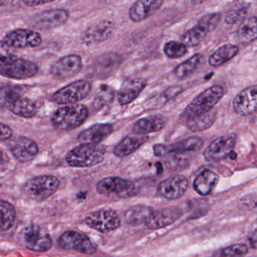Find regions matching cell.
Returning a JSON list of instances; mask_svg holds the SVG:
<instances>
[{
	"mask_svg": "<svg viewBox=\"0 0 257 257\" xmlns=\"http://www.w3.org/2000/svg\"><path fill=\"white\" fill-rule=\"evenodd\" d=\"M106 148L100 144H82L70 150L66 162L73 168H90L104 160Z\"/></svg>",
	"mask_w": 257,
	"mask_h": 257,
	"instance_id": "cell-1",
	"label": "cell"
},
{
	"mask_svg": "<svg viewBox=\"0 0 257 257\" xmlns=\"http://www.w3.org/2000/svg\"><path fill=\"white\" fill-rule=\"evenodd\" d=\"M38 72V65L33 61L17 58L13 54L1 55L0 73L4 77L25 80L34 77Z\"/></svg>",
	"mask_w": 257,
	"mask_h": 257,
	"instance_id": "cell-2",
	"label": "cell"
},
{
	"mask_svg": "<svg viewBox=\"0 0 257 257\" xmlns=\"http://www.w3.org/2000/svg\"><path fill=\"white\" fill-rule=\"evenodd\" d=\"M88 115L86 106L73 103L57 109L52 115V124L59 130L71 131L82 125Z\"/></svg>",
	"mask_w": 257,
	"mask_h": 257,
	"instance_id": "cell-3",
	"label": "cell"
},
{
	"mask_svg": "<svg viewBox=\"0 0 257 257\" xmlns=\"http://www.w3.org/2000/svg\"><path fill=\"white\" fill-rule=\"evenodd\" d=\"M224 94L225 90L220 85H213L207 88L194 99L183 111L185 119L211 110L222 99Z\"/></svg>",
	"mask_w": 257,
	"mask_h": 257,
	"instance_id": "cell-4",
	"label": "cell"
},
{
	"mask_svg": "<svg viewBox=\"0 0 257 257\" xmlns=\"http://www.w3.org/2000/svg\"><path fill=\"white\" fill-rule=\"evenodd\" d=\"M59 186V180L55 176H37L27 182L25 192L28 198L40 202L54 195Z\"/></svg>",
	"mask_w": 257,
	"mask_h": 257,
	"instance_id": "cell-5",
	"label": "cell"
},
{
	"mask_svg": "<svg viewBox=\"0 0 257 257\" xmlns=\"http://www.w3.org/2000/svg\"><path fill=\"white\" fill-rule=\"evenodd\" d=\"M2 99L9 110L22 118H32L38 110L37 103L29 97H23L18 88L6 89Z\"/></svg>",
	"mask_w": 257,
	"mask_h": 257,
	"instance_id": "cell-6",
	"label": "cell"
},
{
	"mask_svg": "<svg viewBox=\"0 0 257 257\" xmlns=\"http://www.w3.org/2000/svg\"><path fill=\"white\" fill-rule=\"evenodd\" d=\"M91 88V84L88 81H76L54 93L51 100L58 104H73L88 97Z\"/></svg>",
	"mask_w": 257,
	"mask_h": 257,
	"instance_id": "cell-7",
	"label": "cell"
},
{
	"mask_svg": "<svg viewBox=\"0 0 257 257\" xmlns=\"http://www.w3.org/2000/svg\"><path fill=\"white\" fill-rule=\"evenodd\" d=\"M85 222L90 228L103 234L115 231L121 225L118 213L112 209L95 210L85 217Z\"/></svg>",
	"mask_w": 257,
	"mask_h": 257,
	"instance_id": "cell-8",
	"label": "cell"
},
{
	"mask_svg": "<svg viewBox=\"0 0 257 257\" xmlns=\"http://www.w3.org/2000/svg\"><path fill=\"white\" fill-rule=\"evenodd\" d=\"M58 245L67 250H76L86 255H91L97 251V246L86 234L74 230L64 231L59 237Z\"/></svg>",
	"mask_w": 257,
	"mask_h": 257,
	"instance_id": "cell-9",
	"label": "cell"
},
{
	"mask_svg": "<svg viewBox=\"0 0 257 257\" xmlns=\"http://www.w3.org/2000/svg\"><path fill=\"white\" fill-rule=\"evenodd\" d=\"M42 40L41 34L37 31L19 28L6 34L2 45L13 49H29L40 46Z\"/></svg>",
	"mask_w": 257,
	"mask_h": 257,
	"instance_id": "cell-10",
	"label": "cell"
},
{
	"mask_svg": "<svg viewBox=\"0 0 257 257\" xmlns=\"http://www.w3.org/2000/svg\"><path fill=\"white\" fill-rule=\"evenodd\" d=\"M70 19V12L64 9L46 10L31 19V27L40 31H50L63 26Z\"/></svg>",
	"mask_w": 257,
	"mask_h": 257,
	"instance_id": "cell-11",
	"label": "cell"
},
{
	"mask_svg": "<svg viewBox=\"0 0 257 257\" xmlns=\"http://www.w3.org/2000/svg\"><path fill=\"white\" fill-rule=\"evenodd\" d=\"M96 189L100 195H115L119 198H129L136 192V188L132 181L118 177L103 179L97 183Z\"/></svg>",
	"mask_w": 257,
	"mask_h": 257,
	"instance_id": "cell-12",
	"label": "cell"
},
{
	"mask_svg": "<svg viewBox=\"0 0 257 257\" xmlns=\"http://www.w3.org/2000/svg\"><path fill=\"white\" fill-rule=\"evenodd\" d=\"M82 69V60L79 55L72 54L58 59L51 67V74L58 80L74 77Z\"/></svg>",
	"mask_w": 257,
	"mask_h": 257,
	"instance_id": "cell-13",
	"label": "cell"
},
{
	"mask_svg": "<svg viewBox=\"0 0 257 257\" xmlns=\"http://www.w3.org/2000/svg\"><path fill=\"white\" fill-rule=\"evenodd\" d=\"M25 246L34 252H47L53 245L52 238L49 234L43 233L41 227L37 224H31L24 230Z\"/></svg>",
	"mask_w": 257,
	"mask_h": 257,
	"instance_id": "cell-14",
	"label": "cell"
},
{
	"mask_svg": "<svg viewBox=\"0 0 257 257\" xmlns=\"http://www.w3.org/2000/svg\"><path fill=\"white\" fill-rule=\"evenodd\" d=\"M237 137L230 135L220 137L213 141L204 152V159L207 162H218L229 156L235 147Z\"/></svg>",
	"mask_w": 257,
	"mask_h": 257,
	"instance_id": "cell-15",
	"label": "cell"
},
{
	"mask_svg": "<svg viewBox=\"0 0 257 257\" xmlns=\"http://www.w3.org/2000/svg\"><path fill=\"white\" fill-rule=\"evenodd\" d=\"M183 212L175 207L153 210L152 209L145 221L146 225L150 229L165 228L180 219Z\"/></svg>",
	"mask_w": 257,
	"mask_h": 257,
	"instance_id": "cell-16",
	"label": "cell"
},
{
	"mask_svg": "<svg viewBox=\"0 0 257 257\" xmlns=\"http://www.w3.org/2000/svg\"><path fill=\"white\" fill-rule=\"evenodd\" d=\"M188 186L189 181L185 176H173L159 183L157 189L158 195L165 199H177L184 195Z\"/></svg>",
	"mask_w": 257,
	"mask_h": 257,
	"instance_id": "cell-17",
	"label": "cell"
},
{
	"mask_svg": "<svg viewBox=\"0 0 257 257\" xmlns=\"http://www.w3.org/2000/svg\"><path fill=\"white\" fill-rule=\"evenodd\" d=\"M12 154L21 162H29L38 155L40 148L36 141L27 137H19L10 144Z\"/></svg>",
	"mask_w": 257,
	"mask_h": 257,
	"instance_id": "cell-18",
	"label": "cell"
},
{
	"mask_svg": "<svg viewBox=\"0 0 257 257\" xmlns=\"http://www.w3.org/2000/svg\"><path fill=\"white\" fill-rule=\"evenodd\" d=\"M233 108L236 113L240 115L257 113V85L240 91L233 100Z\"/></svg>",
	"mask_w": 257,
	"mask_h": 257,
	"instance_id": "cell-19",
	"label": "cell"
},
{
	"mask_svg": "<svg viewBox=\"0 0 257 257\" xmlns=\"http://www.w3.org/2000/svg\"><path fill=\"white\" fill-rule=\"evenodd\" d=\"M115 32V25L109 20L101 21L91 25L84 33L82 42L84 44H99L110 38Z\"/></svg>",
	"mask_w": 257,
	"mask_h": 257,
	"instance_id": "cell-20",
	"label": "cell"
},
{
	"mask_svg": "<svg viewBox=\"0 0 257 257\" xmlns=\"http://www.w3.org/2000/svg\"><path fill=\"white\" fill-rule=\"evenodd\" d=\"M147 85V80L143 78H134L124 81L117 94L118 103L125 106L132 103L139 97Z\"/></svg>",
	"mask_w": 257,
	"mask_h": 257,
	"instance_id": "cell-21",
	"label": "cell"
},
{
	"mask_svg": "<svg viewBox=\"0 0 257 257\" xmlns=\"http://www.w3.org/2000/svg\"><path fill=\"white\" fill-rule=\"evenodd\" d=\"M165 0H138L129 10V18L135 23L147 20L157 13Z\"/></svg>",
	"mask_w": 257,
	"mask_h": 257,
	"instance_id": "cell-22",
	"label": "cell"
},
{
	"mask_svg": "<svg viewBox=\"0 0 257 257\" xmlns=\"http://www.w3.org/2000/svg\"><path fill=\"white\" fill-rule=\"evenodd\" d=\"M122 61L119 54L109 52L102 55L95 60L92 65V70L99 77L108 76L121 65Z\"/></svg>",
	"mask_w": 257,
	"mask_h": 257,
	"instance_id": "cell-23",
	"label": "cell"
},
{
	"mask_svg": "<svg viewBox=\"0 0 257 257\" xmlns=\"http://www.w3.org/2000/svg\"><path fill=\"white\" fill-rule=\"evenodd\" d=\"M148 140L149 137L147 135L135 133V135H127L114 147V155L118 158L127 157L137 151Z\"/></svg>",
	"mask_w": 257,
	"mask_h": 257,
	"instance_id": "cell-24",
	"label": "cell"
},
{
	"mask_svg": "<svg viewBox=\"0 0 257 257\" xmlns=\"http://www.w3.org/2000/svg\"><path fill=\"white\" fill-rule=\"evenodd\" d=\"M113 131L111 124H96L81 132L77 139L81 144H100Z\"/></svg>",
	"mask_w": 257,
	"mask_h": 257,
	"instance_id": "cell-25",
	"label": "cell"
},
{
	"mask_svg": "<svg viewBox=\"0 0 257 257\" xmlns=\"http://www.w3.org/2000/svg\"><path fill=\"white\" fill-rule=\"evenodd\" d=\"M166 117L162 115H150L138 120L133 125L134 133L139 135H148L159 132L167 124Z\"/></svg>",
	"mask_w": 257,
	"mask_h": 257,
	"instance_id": "cell-26",
	"label": "cell"
},
{
	"mask_svg": "<svg viewBox=\"0 0 257 257\" xmlns=\"http://www.w3.org/2000/svg\"><path fill=\"white\" fill-rule=\"evenodd\" d=\"M219 182V175L214 171L204 170L200 173L193 183L194 189L201 196L210 195Z\"/></svg>",
	"mask_w": 257,
	"mask_h": 257,
	"instance_id": "cell-27",
	"label": "cell"
},
{
	"mask_svg": "<svg viewBox=\"0 0 257 257\" xmlns=\"http://www.w3.org/2000/svg\"><path fill=\"white\" fill-rule=\"evenodd\" d=\"M216 119V111L211 109L201 115H195L186 120L188 129L193 132H204L210 128Z\"/></svg>",
	"mask_w": 257,
	"mask_h": 257,
	"instance_id": "cell-28",
	"label": "cell"
},
{
	"mask_svg": "<svg viewBox=\"0 0 257 257\" xmlns=\"http://www.w3.org/2000/svg\"><path fill=\"white\" fill-rule=\"evenodd\" d=\"M204 145V141L198 137H192L180 142L167 146V154H183L199 150Z\"/></svg>",
	"mask_w": 257,
	"mask_h": 257,
	"instance_id": "cell-29",
	"label": "cell"
},
{
	"mask_svg": "<svg viewBox=\"0 0 257 257\" xmlns=\"http://www.w3.org/2000/svg\"><path fill=\"white\" fill-rule=\"evenodd\" d=\"M239 49L234 45H224L210 55L209 64L213 67H220L238 54Z\"/></svg>",
	"mask_w": 257,
	"mask_h": 257,
	"instance_id": "cell-30",
	"label": "cell"
},
{
	"mask_svg": "<svg viewBox=\"0 0 257 257\" xmlns=\"http://www.w3.org/2000/svg\"><path fill=\"white\" fill-rule=\"evenodd\" d=\"M242 43H249L257 40V17L249 18L242 22L237 31Z\"/></svg>",
	"mask_w": 257,
	"mask_h": 257,
	"instance_id": "cell-31",
	"label": "cell"
},
{
	"mask_svg": "<svg viewBox=\"0 0 257 257\" xmlns=\"http://www.w3.org/2000/svg\"><path fill=\"white\" fill-rule=\"evenodd\" d=\"M203 61H204V56L201 54H196L192 58L186 60V61L176 67L174 71V75L178 79H185L190 76L198 68V66L203 62Z\"/></svg>",
	"mask_w": 257,
	"mask_h": 257,
	"instance_id": "cell-32",
	"label": "cell"
},
{
	"mask_svg": "<svg viewBox=\"0 0 257 257\" xmlns=\"http://www.w3.org/2000/svg\"><path fill=\"white\" fill-rule=\"evenodd\" d=\"M207 34L209 33L207 30L199 24H197L194 28L186 31L182 36L181 40L187 47H195L204 40Z\"/></svg>",
	"mask_w": 257,
	"mask_h": 257,
	"instance_id": "cell-33",
	"label": "cell"
},
{
	"mask_svg": "<svg viewBox=\"0 0 257 257\" xmlns=\"http://www.w3.org/2000/svg\"><path fill=\"white\" fill-rule=\"evenodd\" d=\"M0 212H1V224L0 229L2 231L10 229L14 225L16 217V211L14 206L8 201L2 200L0 203Z\"/></svg>",
	"mask_w": 257,
	"mask_h": 257,
	"instance_id": "cell-34",
	"label": "cell"
},
{
	"mask_svg": "<svg viewBox=\"0 0 257 257\" xmlns=\"http://www.w3.org/2000/svg\"><path fill=\"white\" fill-rule=\"evenodd\" d=\"M152 208L147 206L138 205L132 207L124 213L126 222L131 224L145 223L146 219Z\"/></svg>",
	"mask_w": 257,
	"mask_h": 257,
	"instance_id": "cell-35",
	"label": "cell"
},
{
	"mask_svg": "<svg viewBox=\"0 0 257 257\" xmlns=\"http://www.w3.org/2000/svg\"><path fill=\"white\" fill-rule=\"evenodd\" d=\"M115 92L111 87L107 85H101L96 92L93 105L96 109L103 107L113 100Z\"/></svg>",
	"mask_w": 257,
	"mask_h": 257,
	"instance_id": "cell-36",
	"label": "cell"
},
{
	"mask_svg": "<svg viewBox=\"0 0 257 257\" xmlns=\"http://www.w3.org/2000/svg\"><path fill=\"white\" fill-rule=\"evenodd\" d=\"M164 52L168 58L176 59L186 55L187 52V46L183 43L170 41L164 46Z\"/></svg>",
	"mask_w": 257,
	"mask_h": 257,
	"instance_id": "cell-37",
	"label": "cell"
},
{
	"mask_svg": "<svg viewBox=\"0 0 257 257\" xmlns=\"http://www.w3.org/2000/svg\"><path fill=\"white\" fill-rule=\"evenodd\" d=\"M221 21V16L218 13L206 15L198 21V24L207 30L208 33L214 31Z\"/></svg>",
	"mask_w": 257,
	"mask_h": 257,
	"instance_id": "cell-38",
	"label": "cell"
},
{
	"mask_svg": "<svg viewBox=\"0 0 257 257\" xmlns=\"http://www.w3.org/2000/svg\"><path fill=\"white\" fill-rule=\"evenodd\" d=\"M248 247L243 243H235L224 248L219 252L221 256H240L247 253Z\"/></svg>",
	"mask_w": 257,
	"mask_h": 257,
	"instance_id": "cell-39",
	"label": "cell"
},
{
	"mask_svg": "<svg viewBox=\"0 0 257 257\" xmlns=\"http://www.w3.org/2000/svg\"><path fill=\"white\" fill-rule=\"evenodd\" d=\"M246 13H247V10L245 7L231 10L227 13V16H225V22L228 25H234L244 19Z\"/></svg>",
	"mask_w": 257,
	"mask_h": 257,
	"instance_id": "cell-40",
	"label": "cell"
},
{
	"mask_svg": "<svg viewBox=\"0 0 257 257\" xmlns=\"http://www.w3.org/2000/svg\"><path fill=\"white\" fill-rule=\"evenodd\" d=\"M240 207L242 210H252L257 207V194H251L243 197L240 201Z\"/></svg>",
	"mask_w": 257,
	"mask_h": 257,
	"instance_id": "cell-41",
	"label": "cell"
},
{
	"mask_svg": "<svg viewBox=\"0 0 257 257\" xmlns=\"http://www.w3.org/2000/svg\"><path fill=\"white\" fill-rule=\"evenodd\" d=\"M13 132L11 127L7 124L2 123L1 124V142H5L11 139Z\"/></svg>",
	"mask_w": 257,
	"mask_h": 257,
	"instance_id": "cell-42",
	"label": "cell"
},
{
	"mask_svg": "<svg viewBox=\"0 0 257 257\" xmlns=\"http://www.w3.org/2000/svg\"><path fill=\"white\" fill-rule=\"evenodd\" d=\"M54 1L55 0H23V3L27 7H35L45 5V4L54 2Z\"/></svg>",
	"mask_w": 257,
	"mask_h": 257,
	"instance_id": "cell-43",
	"label": "cell"
},
{
	"mask_svg": "<svg viewBox=\"0 0 257 257\" xmlns=\"http://www.w3.org/2000/svg\"><path fill=\"white\" fill-rule=\"evenodd\" d=\"M167 146L163 144H156L153 147V152L155 156L160 157V156H165L167 154Z\"/></svg>",
	"mask_w": 257,
	"mask_h": 257,
	"instance_id": "cell-44",
	"label": "cell"
},
{
	"mask_svg": "<svg viewBox=\"0 0 257 257\" xmlns=\"http://www.w3.org/2000/svg\"><path fill=\"white\" fill-rule=\"evenodd\" d=\"M249 243L251 248L257 249V229L252 231L249 236Z\"/></svg>",
	"mask_w": 257,
	"mask_h": 257,
	"instance_id": "cell-45",
	"label": "cell"
},
{
	"mask_svg": "<svg viewBox=\"0 0 257 257\" xmlns=\"http://www.w3.org/2000/svg\"><path fill=\"white\" fill-rule=\"evenodd\" d=\"M228 157H229L230 159H233V160H234V159H235L236 158H237V155H236V153H234V152L232 151L231 153H230L229 156H228Z\"/></svg>",
	"mask_w": 257,
	"mask_h": 257,
	"instance_id": "cell-46",
	"label": "cell"
}]
</instances>
